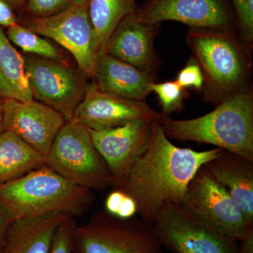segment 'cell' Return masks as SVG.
Here are the masks:
<instances>
[{
	"instance_id": "cell-1",
	"label": "cell",
	"mask_w": 253,
	"mask_h": 253,
	"mask_svg": "<svg viewBox=\"0 0 253 253\" xmlns=\"http://www.w3.org/2000/svg\"><path fill=\"white\" fill-rule=\"evenodd\" d=\"M220 148L197 151L172 144L159 120L154 121L149 143L118 187L134 200L137 214L154 224L168 205L181 207L191 179L208 161L223 151Z\"/></svg>"
},
{
	"instance_id": "cell-2",
	"label": "cell",
	"mask_w": 253,
	"mask_h": 253,
	"mask_svg": "<svg viewBox=\"0 0 253 253\" xmlns=\"http://www.w3.org/2000/svg\"><path fill=\"white\" fill-rule=\"evenodd\" d=\"M186 40L202 71L205 101L217 106L249 88V50L234 30L190 28Z\"/></svg>"
},
{
	"instance_id": "cell-3",
	"label": "cell",
	"mask_w": 253,
	"mask_h": 253,
	"mask_svg": "<svg viewBox=\"0 0 253 253\" xmlns=\"http://www.w3.org/2000/svg\"><path fill=\"white\" fill-rule=\"evenodd\" d=\"M169 139L205 143L253 161V96L244 89L217 105L211 112L189 120H159Z\"/></svg>"
},
{
	"instance_id": "cell-4",
	"label": "cell",
	"mask_w": 253,
	"mask_h": 253,
	"mask_svg": "<svg viewBox=\"0 0 253 253\" xmlns=\"http://www.w3.org/2000/svg\"><path fill=\"white\" fill-rule=\"evenodd\" d=\"M94 200L93 191L46 166L0 186V203L15 220L52 214L79 217L92 206Z\"/></svg>"
},
{
	"instance_id": "cell-5",
	"label": "cell",
	"mask_w": 253,
	"mask_h": 253,
	"mask_svg": "<svg viewBox=\"0 0 253 253\" xmlns=\"http://www.w3.org/2000/svg\"><path fill=\"white\" fill-rule=\"evenodd\" d=\"M74 253H163L154 225L140 217L122 219L106 211L73 229Z\"/></svg>"
},
{
	"instance_id": "cell-6",
	"label": "cell",
	"mask_w": 253,
	"mask_h": 253,
	"mask_svg": "<svg viewBox=\"0 0 253 253\" xmlns=\"http://www.w3.org/2000/svg\"><path fill=\"white\" fill-rule=\"evenodd\" d=\"M44 166L93 191L113 186L112 175L95 147L90 129L73 121L66 122L55 138Z\"/></svg>"
},
{
	"instance_id": "cell-7",
	"label": "cell",
	"mask_w": 253,
	"mask_h": 253,
	"mask_svg": "<svg viewBox=\"0 0 253 253\" xmlns=\"http://www.w3.org/2000/svg\"><path fill=\"white\" fill-rule=\"evenodd\" d=\"M181 207L204 225L237 241L253 225L204 166L189 183Z\"/></svg>"
},
{
	"instance_id": "cell-8",
	"label": "cell",
	"mask_w": 253,
	"mask_h": 253,
	"mask_svg": "<svg viewBox=\"0 0 253 253\" xmlns=\"http://www.w3.org/2000/svg\"><path fill=\"white\" fill-rule=\"evenodd\" d=\"M25 71L33 99L72 120L86 87V76L66 62L39 56H23Z\"/></svg>"
},
{
	"instance_id": "cell-9",
	"label": "cell",
	"mask_w": 253,
	"mask_h": 253,
	"mask_svg": "<svg viewBox=\"0 0 253 253\" xmlns=\"http://www.w3.org/2000/svg\"><path fill=\"white\" fill-rule=\"evenodd\" d=\"M88 4H72L53 16L30 17L23 21L22 26L62 46L73 55L80 71L86 77L93 78L98 56Z\"/></svg>"
},
{
	"instance_id": "cell-10",
	"label": "cell",
	"mask_w": 253,
	"mask_h": 253,
	"mask_svg": "<svg viewBox=\"0 0 253 253\" xmlns=\"http://www.w3.org/2000/svg\"><path fill=\"white\" fill-rule=\"evenodd\" d=\"M161 244L174 253H236L239 241L204 225L181 207L168 205L153 224Z\"/></svg>"
},
{
	"instance_id": "cell-11",
	"label": "cell",
	"mask_w": 253,
	"mask_h": 253,
	"mask_svg": "<svg viewBox=\"0 0 253 253\" xmlns=\"http://www.w3.org/2000/svg\"><path fill=\"white\" fill-rule=\"evenodd\" d=\"M149 24L177 21L190 28L234 30L235 16L228 0H147L136 10Z\"/></svg>"
},
{
	"instance_id": "cell-12",
	"label": "cell",
	"mask_w": 253,
	"mask_h": 253,
	"mask_svg": "<svg viewBox=\"0 0 253 253\" xmlns=\"http://www.w3.org/2000/svg\"><path fill=\"white\" fill-rule=\"evenodd\" d=\"M164 115L145 103L125 99L101 90L94 81L87 83L85 94L71 121L93 131L123 126L138 119L160 120Z\"/></svg>"
},
{
	"instance_id": "cell-13",
	"label": "cell",
	"mask_w": 253,
	"mask_h": 253,
	"mask_svg": "<svg viewBox=\"0 0 253 253\" xmlns=\"http://www.w3.org/2000/svg\"><path fill=\"white\" fill-rule=\"evenodd\" d=\"M66 121L47 105L6 98L3 111L4 131L14 133L46 158L55 138Z\"/></svg>"
},
{
	"instance_id": "cell-14",
	"label": "cell",
	"mask_w": 253,
	"mask_h": 253,
	"mask_svg": "<svg viewBox=\"0 0 253 253\" xmlns=\"http://www.w3.org/2000/svg\"><path fill=\"white\" fill-rule=\"evenodd\" d=\"M138 119L105 130H91L95 147L104 158L113 179V189L122 183L149 143L154 121Z\"/></svg>"
},
{
	"instance_id": "cell-15",
	"label": "cell",
	"mask_w": 253,
	"mask_h": 253,
	"mask_svg": "<svg viewBox=\"0 0 253 253\" xmlns=\"http://www.w3.org/2000/svg\"><path fill=\"white\" fill-rule=\"evenodd\" d=\"M161 23L142 22L136 11L128 15L113 32L106 46L109 54L144 72L154 73L158 68L155 38Z\"/></svg>"
},
{
	"instance_id": "cell-16",
	"label": "cell",
	"mask_w": 253,
	"mask_h": 253,
	"mask_svg": "<svg viewBox=\"0 0 253 253\" xmlns=\"http://www.w3.org/2000/svg\"><path fill=\"white\" fill-rule=\"evenodd\" d=\"M101 90L136 101H145L151 94L154 73L144 72L109 54L100 56L93 76Z\"/></svg>"
},
{
	"instance_id": "cell-17",
	"label": "cell",
	"mask_w": 253,
	"mask_h": 253,
	"mask_svg": "<svg viewBox=\"0 0 253 253\" xmlns=\"http://www.w3.org/2000/svg\"><path fill=\"white\" fill-rule=\"evenodd\" d=\"M204 167L242 210L253 224V161L223 150Z\"/></svg>"
},
{
	"instance_id": "cell-18",
	"label": "cell",
	"mask_w": 253,
	"mask_h": 253,
	"mask_svg": "<svg viewBox=\"0 0 253 253\" xmlns=\"http://www.w3.org/2000/svg\"><path fill=\"white\" fill-rule=\"evenodd\" d=\"M70 217L52 214L16 219L1 253H49L55 231Z\"/></svg>"
},
{
	"instance_id": "cell-19",
	"label": "cell",
	"mask_w": 253,
	"mask_h": 253,
	"mask_svg": "<svg viewBox=\"0 0 253 253\" xmlns=\"http://www.w3.org/2000/svg\"><path fill=\"white\" fill-rule=\"evenodd\" d=\"M45 157L14 133L0 134V186L44 166Z\"/></svg>"
},
{
	"instance_id": "cell-20",
	"label": "cell",
	"mask_w": 253,
	"mask_h": 253,
	"mask_svg": "<svg viewBox=\"0 0 253 253\" xmlns=\"http://www.w3.org/2000/svg\"><path fill=\"white\" fill-rule=\"evenodd\" d=\"M0 95L23 102L34 100L28 84L23 56L0 26Z\"/></svg>"
},
{
	"instance_id": "cell-21",
	"label": "cell",
	"mask_w": 253,
	"mask_h": 253,
	"mask_svg": "<svg viewBox=\"0 0 253 253\" xmlns=\"http://www.w3.org/2000/svg\"><path fill=\"white\" fill-rule=\"evenodd\" d=\"M88 9L99 59L106 54L108 42L120 23L137 9L136 0H89Z\"/></svg>"
},
{
	"instance_id": "cell-22",
	"label": "cell",
	"mask_w": 253,
	"mask_h": 253,
	"mask_svg": "<svg viewBox=\"0 0 253 253\" xmlns=\"http://www.w3.org/2000/svg\"><path fill=\"white\" fill-rule=\"evenodd\" d=\"M6 34L12 44H16L25 52L38 55L44 59L65 62L62 53L56 46L18 23L8 28Z\"/></svg>"
},
{
	"instance_id": "cell-23",
	"label": "cell",
	"mask_w": 253,
	"mask_h": 253,
	"mask_svg": "<svg viewBox=\"0 0 253 253\" xmlns=\"http://www.w3.org/2000/svg\"><path fill=\"white\" fill-rule=\"evenodd\" d=\"M176 81L154 83L150 84V91L157 94L162 108V114L168 115L181 111L184 106L186 93Z\"/></svg>"
},
{
	"instance_id": "cell-24",
	"label": "cell",
	"mask_w": 253,
	"mask_h": 253,
	"mask_svg": "<svg viewBox=\"0 0 253 253\" xmlns=\"http://www.w3.org/2000/svg\"><path fill=\"white\" fill-rule=\"evenodd\" d=\"M234 6L236 26L241 32L242 43L248 50L253 41V0H231Z\"/></svg>"
},
{
	"instance_id": "cell-25",
	"label": "cell",
	"mask_w": 253,
	"mask_h": 253,
	"mask_svg": "<svg viewBox=\"0 0 253 253\" xmlns=\"http://www.w3.org/2000/svg\"><path fill=\"white\" fill-rule=\"evenodd\" d=\"M76 223L75 217H70L60 224L55 231L49 253H74L73 236Z\"/></svg>"
},
{
	"instance_id": "cell-26",
	"label": "cell",
	"mask_w": 253,
	"mask_h": 253,
	"mask_svg": "<svg viewBox=\"0 0 253 253\" xmlns=\"http://www.w3.org/2000/svg\"><path fill=\"white\" fill-rule=\"evenodd\" d=\"M72 0H26L25 9L31 17H47L68 9Z\"/></svg>"
},
{
	"instance_id": "cell-27",
	"label": "cell",
	"mask_w": 253,
	"mask_h": 253,
	"mask_svg": "<svg viewBox=\"0 0 253 253\" xmlns=\"http://www.w3.org/2000/svg\"><path fill=\"white\" fill-rule=\"evenodd\" d=\"M176 81L184 89L194 87L198 90H202L204 76L199 63L194 57H191L187 64L179 71Z\"/></svg>"
},
{
	"instance_id": "cell-28",
	"label": "cell",
	"mask_w": 253,
	"mask_h": 253,
	"mask_svg": "<svg viewBox=\"0 0 253 253\" xmlns=\"http://www.w3.org/2000/svg\"><path fill=\"white\" fill-rule=\"evenodd\" d=\"M15 219L9 211L0 203V253L4 248L10 229Z\"/></svg>"
},
{
	"instance_id": "cell-29",
	"label": "cell",
	"mask_w": 253,
	"mask_h": 253,
	"mask_svg": "<svg viewBox=\"0 0 253 253\" xmlns=\"http://www.w3.org/2000/svg\"><path fill=\"white\" fill-rule=\"evenodd\" d=\"M17 23L13 9L5 0H0V26L9 28Z\"/></svg>"
},
{
	"instance_id": "cell-30",
	"label": "cell",
	"mask_w": 253,
	"mask_h": 253,
	"mask_svg": "<svg viewBox=\"0 0 253 253\" xmlns=\"http://www.w3.org/2000/svg\"><path fill=\"white\" fill-rule=\"evenodd\" d=\"M236 253H253V225L248 227L239 240Z\"/></svg>"
},
{
	"instance_id": "cell-31",
	"label": "cell",
	"mask_w": 253,
	"mask_h": 253,
	"mask_svg": "<svg viewBox=\"0 0 253 253\" xmlns=\"http://www.w3.org/2000/svg\"><path fill=\"white\" fill-rule=\"evenodd\" d=\"M12 9L18 10L23 7L26 0H5Z\"/></svg>"
},
{
	"instance_id": "cell-32",
	"label": "cell",
	"mask_w": 253,
	"mask_h": 253,
	"mask_svg": "<svg viewBox=\"0 0 253 253\" xmlns=\"http://www.w3.org/2000/svg\"><path fill=\"white\" fill-rule=\"evenodd\" d=\"M5 99L6 98L0 95V134L4 131V128H3V111H4Z\"/></svg>"
},
{
	"instance_id": "cell-33",
	"label": "cell",
	"mask_w": 253,
	"mask_h": 253,
	"mask_svg": "<svg viewBox=\"0 0 253 253\" xmlns=\"http://www.w3.org/2000/svg\"><path fill=\"white\" fill-rule=\"evenodd\" d=\"M89 0H72V4H83L85 3L89 2Z\"/></svg>"
}]
</instances>
